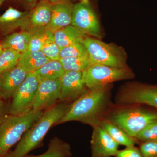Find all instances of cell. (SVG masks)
Here are the masks:
<instances>
[{
	"mask_svg": "<svg viewBox=\"0 0 157 157\" xmlns=\"http://www.w3.org/2000/svg\"><path fill=\"white\" fill-rule=\"evenodd\" d=\"M81 2L86 4H89V0H81Z\"/></svg>",
	"mask_w": 157,
	"mask_h": 157,
	"instance_id": "35",
	"label": "cell"
},
{
	"mask_svg": "<svg viewBox=\"0 0 157 157\" xmlns=\"http://www.w3.org/2000/svg\"><path fill=\"white\" fill-rule=\"evenodd\" d=\"M139 149L144 157H157V140L141 142Z\"/></svg>",
	"mask_w": 157,
	"mask_h": 157,
	"instance_id": "29",
	"label": "cell"
},
{
	"mask_svg": "<svg viewBox=\"0 0 157 157\" xmlns=\"http://www.w3.org/2000/svg\"><path fill=\"white\" fill-rule=\"evenodd\" d=\"M59 60L65 71L82 72L90 66L88 56L63 58Z\"/></svg>",
	"mask_w": 157,
	"mask_h": 157,
	"instance_id": "23",
	"label": "cell"
},
{
	"mask_svg": "<svg viewBox=\"0 0 157 157\" xmlns=\"http://www.w3.org/2000/svg\"><path fill=\"white\" fill-rule=\"evenodd\" d=\"M39 83L38 78L33 73L28 74L11 98L8 108L9 115H21L33 109V104Z\"/></svg>",
	"mask_w": 157,
	"mask_h": 157,
	"instance_id": "7",
	"label": "cell"
},
{
	"mask_svg": "<svg viewBox=\"0 0 157 157\" xmlns=\"http://www.w3.org/2000/svg\"><path fill=\"white\" fill-rule=\"evenodd\" d=\"M93 128L90 141L91 157L115 156L119 144L100 125Z\"/></svg>",
	"mask_w": 157,
	"mask_h": 157,
	"instance_id": "12",
	"label": "cell"
},
{
	"mask_svg": "<svg viewBox=\"0 0 157 157\" xmlns=\"http://www.w3.org/2000/svg\"><path fill=\"white\" fill-rule=\"evenodd\" d=\"M29 11H21L10 7L0 16V33L8 35L21 28L28 16Z\"/></svg>",
	"mask_w": 157,
	"mask_h": 157,
	"instance_id": "16",
	"label": "cell"
},
{
	"mask_svg": "<svg viewBox=\"0 0 157 157\" xmlns=\"http://www.w3.org/2000/svg\"><path fill=\"white\" fill-rule=\"evenodd\" d=\"M1 156H1V155H0V157H1Z\"/></svg>",
	"mask_w": 157,
	"mask_h": 157,
	"instance_id": "39",
	"label": "cell"
},
{
	"mask_svg": "<svg viewBox=\"0 0 157 157\" xmlns=\"http://www.w3.org/2000/svg\"><path fill=\"white\" fill-rule=\"evenodd\" d=\"M43 110L32 109L23 114L9 115L0 124V155H5L19 142L42 116Z\"/></svg>",
	"mask_w": 157,
	"mask_h": 157,
	"instance_id": "3",
	"label": "cell"
},
{
	"mask_svg": "<svg viewBox=\"0 0 157 157\" xmlns=\"http://www.w3.org/2000/svg\"><path fill=\"white\" fill-rule=\"evenodd\" d=\"M82 78L88 89L107 85L113 82L133 78L134 73L129 69H121L105 66L90 65L84 70Z\"/></svg>",
	"mask_w": 157,
	"mask_h": 157,
	"instance_id": "6",
	"label": "cell"
},
{
	"mask_svg": "<svg viewBox=\"0 0 157 157\" xmlns=\"http://www.w3.org/2000/svg\"><path fill=\"white\" fill-rule=\"evenodd\" d=\"M116 101L122 104H147L157 109V86L130 85L119 93Z\"/></svg>",
	"mask_w": 157,
	"mask_h": 157,
	"instance_id": "8",
	"label": "cell"
},
{
	"mask_svg": "<svg viewBox=\"0 0 157 157\" xmlns=\"http://www.w3.org/2000/svg\"><path fill=\"white\" fill-rule=\"evenodd\" d=\"M71 25L86 36L99 39L102 37L100 23L89 4L79 2L73 5Z\"/></svg>",
	"mask_w": 157,
	"mask_h": 157,
	"instance_id": "9",
	"label": "cell"
},
{
	"mask_svg": "<svg viewBox=\"0 0 157 157\" xmlns=\"http://www.w3.org/2000/svg\"><path fill=\"white\" fill-rule=\"evenodd\" d=\"M28 73L17 65L0 75V99L11 98Z\"/></svg>",
	"mask_w": 157,
	"mask_h": 157,
	"instance_id": "14",
	"label": "cell"
},
{
	"mask_svg": "<svg viewBox=\"0 0 157 157\" xmlns=\"http://www.w3.org/2000/svg\"><path fill=\"white\" fill-rule=\"evenodd\" d=\"M104 118L119 127L130 137L135 138L147 124L157 120V113L132 107L118 109Z\"/></svg>",
	"mask_w": 157,
	"mask_h": 157,
	"instance_id": "4",
	"label": "cell"
},
{
	"mask_svg": "<svg viewBox=\"0 0 157 157\" xmlns=\"http://www.w3.org/2000/svg\"><path fill=\"white\" fill-rule=\"evenodd\" d=\"M53 36L55 42L61 48L77 42H83L87 36L70 25L54 33Z\"/></svg>",
	"mask_w": 157,
	"mask_h": 157,
	"instance_id": "17",
	"label": "cell"
},
{
	"mask_svg": "<svg viewBox=\"0 0 157 157\" xmlns=\"http://www.w3.org/2000/svg\"><path fill=\"white\" fill-rule=\"evenodd\" d=\"M111 157L109 156H99V157Z\"/></svg>",
	"mask_w": 157,
	"mask_h": 157,
	"instance_id": "38",
	"label": "cell"
},
{
	"mask_svg": "<svg viewBox=\"0 0 157 157\" xmlns=\"http://www.w3.org/2000/svg\"><path fill=\"white\" fill-rule=\"evenodd\" d=\"M73 6L70 1L52 4L50 21L46 29L54 33L70 25Z\"/></svg>",
	"mask_w": 157,
	"mask_h": 157,
	"instance_id": "15",
	"label": "cell"
},
{
	"mask_svg": "<svg viewBox=\"0 0 157 157\" xmlns=\"http://www.w3.org/2000/svg\"><path fill=\"white\" fill-rule=\"evenodd\" d=\"M51 4H55V3L61 2L69 1V0H47Z\"/></svg>",
	"mask_w": 157,
	"mask_h": 157,
	"instance_id": "32",
	"label": "cell"
},
{
	"mask_svg": "<svg viewBox=\"0 0 157 157\" xmlns=\"http://www.w3.org/2000/svg\"><path fill=\"white\" fill-rule=\"evenodd\" d=\"M49 60L41 51L27 50L21 54L17 66L22 68L29 74L34 73Z\"/></svg>",
	"mask_w": 157,
	"mask_h": 157,
	"instance_id": "18",
	"label": "cell"
},
{
	"mask_svg": "<svg viewBox=\"0 0 157 157\" xmlns=\"http://www.w3.org/2000/svg\"><path fill=\"white\" fill-rule=\"evenodd\" d=\"M9 105L4 100L0 99V124L4 121L9 115L8 113Z\"/></svg>",
	"mask_w": 157,
	"mask_h": 157,
	"instance_id": "31",
	"label": "cell"
},
{
	"mask_svg": "<svg viewBox=\"0 0 157 157\" xmlns=\"http://www.w3.org/2000/svg\"><path fill=\"white\" fill-rule=\"evenodd\" d=\"M60 81V102L72 104L88 90L82 72L65 71Z\"/></svg>",
	"mask_w": 157,
	"mask_h": 157,
	"instance_id": "10",
	"label": "cell"
},
{
	"mask_svg": "<svg viewBox=\"0 0 157 157\" xmlns=\"http://www.w3.org/2000/svg\"><path fill=\"white\" fill-rule=\"evenodd\" d=\"M60 89V79L39 82L33 103V109L45 110L57 104Z\"/></svg>",
	"mask_w": 157,
	"mask_h": 157,
	"instance_id": "11",
	"label": "cell"
},
{
	"mask_svg": "<svg viewBox=\"0 0 157 157\" xmlns=\"http://www.w3.org/2000/svg\"><path fill=\"white\" fill-rule=\"evenodd\" d=\"M61 48L55 42L54 36L48 39L41 49V52L50 60H59Z\"/></svg>",
	"mask_w": 157,
	"mask_h": 157,
	"instance_id": "28",
	"label": "cell"
},
{
	"mask_svg": "<svg viewBox=\"0 0 157 157\" xmlns=\"http://www.w3.org/2000/svg\"><path fill=\"white\" fill-rule=\"evenodd\" d=\"M108 85L88 89L70 105L60 123L77 121L92 127L100 124L109 102Z\"/></svg>",
	"mask_w": 157,
	"mask_h": 157,
	"instance_id": "1",
	"label": "cell"
},
{
	"mask_svg": "<svg viewBox=\"0 0 157 157\" xmlns=\"http://www.w3.org/2000/svg\"><path fill=\"white\" fill-rule=\"evenodd\" d=\"M99 125L119 145L127 147L134 146L138 142L135 138L130 137L119 127L104 118L101 120Z\"/></svg>",
	"mask_w": 157,
	"mask_h": 157,
	"instance_id": "20",
	"label": "cell"
},
{
	"mask_svg": "<svg viewBox=\"0 0 157 157\" xmlns=\"http://www.w3.org/2000/svg\"><path fill=\"white\" fill-rule=\"evenodd\" d=\"M135 139L141 142L157 140V120L153 121L141 130Z\"/></svg>",
	"mask_w": 157,
	"mask_h": 157,
	"instance_id": "27",
	"label": "cell"
},
{
	"mask_svg": "<svg viewBox=\"0 0 157 157\" xmlns=\"http://www.w3.org/2000/svg\"><path fill=\"white\" fill-rule=\"evenodd\" d=\"M65 72L59 60H49L33 73L41 82L60 79Z\"/></svg>",
	"mask_w": 157,
	"mask_h": 157,
	"instance_id": "21",
	"label": "cell"
},
{
	"mask_svg": "<svg viewBox=\"0 0 157 157\" xmlns=\"http://www.w3.org/2000/svg\"><path fill=\"white\" fill-rule=\"evenodd\" d=\"M53 36V33L46 28L39 29L31 33V38L28 50L30 51H41L48 39Z\"/></svg>",
	"mask_w": 157,
	"mask_h": 157,
	"instance_id": "24",
	"label": "cell"
},
{
	"mask_svg": "<svg viewBox=\"0 0 157 157\" xmlns=\"http://www.w3.org/2000/svg\"><path fill=\"white\" fill-rule=\"evenodd\" d=\"M5 1V0H0V7L2 6V3L4 2Z\"/></svg>",
	"mask_w": 157,
	"mask_h": 157,
	"instance_id": "37",
	"label": "cell"
},
{
	"mask_svg": "<svg viewBox=\"0 0 157 157\" xmlns=\"http://www.w3.org/2000/svg\"><path fill=\"white\" fill-rule=\"evenodd\" d=\"M21 53L11 49H3L0 55V75L17 66Z\"/></svg>",
	"mask_w": 157,
	"mask_h": 157,
	"instance_id": "25",
	"label": "cell"
},
{
	"mask_svg": "<svg viewBox=\"0 0 157 157\" xmlns=\"http://www.w3.org/2000/svg\"><path fill=\"white\" fill-rule=\"evenodd\" d=\"M1 157H13L12 154V151H8V152L6 153L5 155H2Z\"/></svg>",
	"mask_w": 157,
	"mask_h": 157,
	"instance_id": "33",
	"label": "cell"
},
{
	"mask_svg": "<svg viewBox=\"0 0 157 157\" xmlns=\"http://www.w3.org/2000/svg\"><path fill=\"white\" fill-rule=\"evenodd\" d=\"M115 157H144L140 149L135 145L127 147L124 149L119 150Z\"/></svg>",
	"mask_w": 157,
	"mask_h": 157,
	"instance_id": "30",
	"label": "cell"
},
{
	"mask_svg": "<svg viewBox=\"0 0 157 157\" xmlns=\"http://www.w3.org/2000/svg\"><path fill=\"white\" fill-rule=\"evenodd\" d=\"M71 104L60 102L44 110L43 114L23 135L12 154L13 157H25L42 145L49 129L60 123L70 108Z\"/></svg>",
	"mask_w": 157,
	"mask_h": 157,
	"instance_id": "2",
	"label": "cell"
},
{
	"mask_svg": "<svg viewBox=\"0 0 157 157\" xmlns=\"http://www.w3.org/2000/svg\"><path fill=\"white\" fill-rule=\"evenodd\" d=\"M70 144L57 137L51 139L47 151L39 155H27L25 157H71Z\"/></svg>",
	"mask_w": 157,
	"mask_h": 157,
	"instance_id": "22",
	"label": "cell"
},
{
	"mask_svg": "<svg viewBox=\"0 0 157 157\" xmlns=\"http://www.w3.org/2000/svg\"><path fill=\"white\" fill-rule=\"evenodd\" d=\"M51 6L52 4L47 1L37 4L30 11L21 28V30L27 31L31 34L39 29L46 28L50 21Z\"/></svg>",
	"mask_w": 157,
	"mask_h": 157,
	"instance_id": "13",
	"label": "cell"
},
{
	"mask_svg": "<svg viewBox=\"0 0 157 157\" xmlns=\"http://www.w3.org/2000/svg\"><path fill=\"white\" fill-rule=\"evenodd\" d=\"M87 50L90 65L99 64L121 69H129L125 54L121 48L98 39L86 37L83 41Z\"/></svg>",
	"mask_w": 157,
	"mask_h": 157,
	"instance_id": "5",
	"label": "cell"
},
{
	"mask_svg": "<svg viewBox=\"0 0 157 157\" xmlns=\"http://www.w3.org/2000/svg\"><path fill=\"white\" fill-rule=\"evenodd\" d=\"M81 56H88L83 42H77L60 49V59Z\"/></svg>",
	"mask_w": 157,
	"mask_h": 157,
	"instance_id": "26",
	"label": "cell"
},
{
	"mask_svg": "<svg viewBox=\"0 0 157 157\" xmlns=\"http://www.w3.org/2000/svg\"><path fill=\"white\" fill-rule=\"evenodd\" d=\"M3 50V48H2V45L0 44V55L2 53Z\"/></svg>",
	"mask_w": 157,
	"mask_h": 157,
	"instance_id": "36",
	"label": "cell"
},
{
	"mask_svg": "<svg viewBox=\"0 0 157 157\" xmlns=\"http://www.w3.org/2000/svg\"><path fill=\"white\" fill-rule=\"evenodd\" d=\"M31 38L29 32L21 30L7 36L1 44L3 49H11L21 54L28 50Z\"/></svg>",
	"mask_w": 157,
	"mask_h": 157,
	"instance_id": "19",
	"label": "cell"
},
{
	"mask_svg": "<svg viewBox=\"0 0 157 157\" xmlns=\"http://www.w3.org/2000/svg\"><path fill=\"white\" fill-rule=\"evenodd\" d=\"M28 4H32L33 3H35L36 1V0H24Z\"/></svg>",
	"mask_w": 157,
	"mask_h": 157,
	"instance_id": "34",
	"label": "cell"
}]
</instances>
